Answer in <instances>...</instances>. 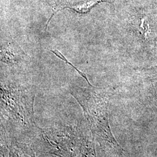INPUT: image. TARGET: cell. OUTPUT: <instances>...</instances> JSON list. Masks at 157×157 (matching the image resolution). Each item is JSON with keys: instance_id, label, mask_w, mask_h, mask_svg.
Segmentation results:
<instances>
[{"instance_id": "cell-5", "label": "cell", "mask_w": 157, "mask_h": 157, "mask_svg": "<svg viewBox=\"0 0 157 157\" xmlns=\"http://www.w3.org/2000/svg\"><path fill=\"white\" fill-rule=\"evenodd\" d=\"M9 157H35L34 151L28 144L12 140L9 145Z\"/></svg>"}, {"instance_id": "cell-6", "label": "cell", "mask_w": 157, "mask_h": 157, "mask_svg": "<svg viewBox=\"0 0 157 157\" xmlns=\"http://www.w3.org/2000/svg\"><path fill=\"white\" fill-rule=\"evenodd\" d=\"M51 51H52V52H53L56 56L58 57H59V58L60 59H61L62 60H63L65 62H67V63H68L69 65H70L71 67H72L75 69H76V70L78 71V74H79V75H81V76H82L84 79H85V80H86V81H87V82L88 83V84H89L90 86H92V85H91V84H90L89 81L88 80V79H87V77L86 76V75H84V73H82L80 71H78V69L76 67H75L72 63H71V62H69V61H67V58H66L65 56H63L62 55V54H61L59 51H58L57 50Z\"/></svg>"}, {"instance_id": "cell-1", "label": "cell", "mask_w": 157, "mask_h": 157, "mask_svg": "<svg viewBox=\"0 0 157 157\" xmlns=\"http://www.w3.org/2000/svg\"><path fill=\"white\" fill-rule=\"evenodd\" d=\"M34 97L33 89L28 84L1 81V122L12 137L31 134L38 128L34 115Z\"/></svg>"}, {"instance_id": "cell-3", "label": "cell", "mask_w": 157, "mask_h": 157, "mask_svg": "<svg viewBox=\"0 0 157 157\" xmlns=\"http://www.w3.org/2000/svg\"><path fill=\"white\" fill-rule=\"evenodd\" d=\"M50 154L58 157H97L90 137L76 125H59L40 129Z\"/></svg>"}, {"instance_id": "cell-4", "label": "cell", "mask_w": 157, "mask_h": 157, "mask_svg": "<svg viewBox=\"0 0 157 157\" xmlns=\"http://www.w3.org/2000/svg\"><path fill=\"white\" fill-rule=\"evenodd\" d=\"M25 56L23 51L13 42H3L1 45V61L13 65L22 61Z\"/></svg>"}, {"instance_id": "cell-2", "label": "cell", "mask_w": 157, "mask_h": 157, "mask_svg": "<svg viewBox=\"0 0 157 157\" xmlns=\"http://www.w3.org/2000/svg\"><path fill=\"white\" fill-rule=\"evenodd\" d=\"M70 93L82 108L93 140L101 150L112 156L122 155L123 149L115 140L109 126L107 94L94 87L78 86L72 87Z\"/></svg>"}]
</instances>
